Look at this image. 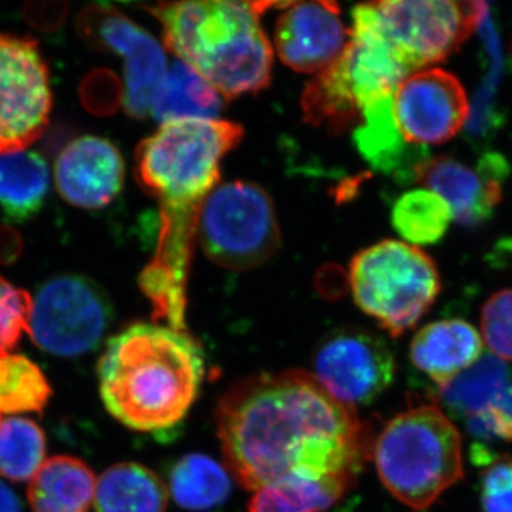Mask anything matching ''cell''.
<instances>
[{"instance_id": "4316f807", "label": "cell", "mask_w": 512, "mask_h": 512, "mask_svg": "<svg viewBox=\"0 0 512 512\" xmlns=\"http://www.w3.org/2000/svg\"><path fill=\"white\" fill-rule=\"evenodd\" d=\"M45 458L46 437L39 424L19 416L0 420V477L32 480Z\"/></svg>"}, {"instance_id": "d6a6232c", "label": "cell", "mask_w": 512, "mask_h": 512, "mask_svg": "<svg viewBox=\"0 0 512 512\" xmlns=\"http://www.w3.org/2000/svg\"><path fill=\"white\" fill-rule=\"evenodd\" d=\"M83 106L96 116H110L124 101V92L117 77L109 70H96L80 86Z\"/></svg>"}, {"instance_id": "5b68a950", "label": "cell", "mask_w": 512, "mask_h": 512, "mask_svg": "<svg viewBox=\"0 0 512 512\" xmlns=\"http://www.w3.org/2000/svg\"><path fill=\"white\" fill-rule=\"evenodd\" d=\"M380 480L400 503L423 511L464 476L456 426L434 404L393 417L373 450Z\"/></svg>"}, {"instance_id": "e575fe53", "label": "cell", "mask_w": 512, "mask_h": 512, "mask_svg": "<svg viewBox=\"0 0 512 512\" xmlns=\"http://www.w3.org/2000/svg\"><path fill=\"white\" fill-rule=\"evenodd\" d=\"M23 251V239L19 232L8 227H0V265H10L18 261Z\"/></svg>"}, {"instance_id": "9a60e30c", "label": "cell", "mask_w": 512, "mask_h": 512, "mask_svg": "<svg viewBox=\"0 0 512 512\" xmlns=\"http://www.w3.org/2000/svg\"><path fill=\"white\" fill-rule=\"evenodd\" d=\"M507 174L504 158L487 153L473 167L448 157L426 160L417 168L414 180L444 198L454 220L473 227L493 215L503 197Z\"/></svg>"}, {"instance_id": "2e32d148", "label": "cell", "mask_w": 512, "mask_h": 512, "mask_svg": "<svg viewBox=\"0 0 512 512\" xmlns=\"http://www.w3.org/2000/svg\"><path fill=\"white\" fill-rule=\"evenodd\" d=\"M124 160L111 141L96 136L76 138L59 154L56 187L64 201L84 210L107 207L124 184Z\"/></svg>"}, {"instance_id": "52a82bcc", "label": "cell", "mask_w": 512, "mask_h": 512, "mask_svg": "<svg viewBox=\"0 0 512 512\" xmlns=\"http://www.w3.org/2000/svg\"><path fill=\"white\" fill-rule=\"evenodd\" d=\"M197 235L215 264L248 271L265 264L281 244L274 202L254 183L218 184L202 204Z\"/></svg>"}, {"instance_id": "ffe728a7", "label": "cell", "mask_w": 512, "mask_h": 512, "mask_svg": "<svg viewBox=\"0 0 512 512\" xmlns=\"http://www.w3.org/2000/svg\"><path fill=\"white\" fill-rule=\"evenodd\" d=\"M49 190V165L37 151L0 156V214L6 221L25 222L35 217Z\"/></svg>"}, {"instance_id": "30bf717a", "label": "cell", "mask_w": 512, "mask_h": 512, "mask_svg": "<svg viewBox=\"0 0 512 512\" xmlns=\"http://www.w3.org/2000/svg\"><path fill=\"white\" fill-rule=\"evenodd\" d=\"M53 96L39 43L0 33V156L25 150L49 126Z\"/></svg>"}, {"instance_id": "7402d4cb", "label": "cell", "mask_w": 512, "mask_h": 512, "mask_svg": "<svg viewBox=\"0 0 512 512\" xmlns=\"http://www.w3.org/2000/svg\"><path fill=\"white\" fill-rule=\"evenodd\" d=\"M167 503L163 481L141 464H116L97 478L96 512H165Z\"/></svg>"}, {"instance_id": "83f0119b", "label": "cell", "mask_w": 512, "mask_h": 512, "mask_svg": "<svg viewBox=\"0 0 512 512\" xmlns=\"http://www.w3.org/2000/svg\"><path fill=\"white\" fill-rule=\"evenodd\" d=\"M52 397V387L40 367L28 357H0V416L42 413Z\"/></svg>"}, {"instance_id": "e0dca14e", "label": "cell", "mask_w": 512, "mask_h": 512, "mask_svg": "<svg viewBox=\"0 0 512 512\" xmlns=\"http://www.w3.org/2000/svg\"><path fill=\"white\" fill-rule=\"evenodd\" d=\"M483 356V338L461 319L437 320L414 336L410 359L416 369L444 386Z\"/></svg>"}, {"instance_id": "ba28073f", "label": "cell", "mask_w": 512, "mask_h": 512, "mask_svg": "<svg viewBox=\"0 0 512 512\" xmlns=\"http://www.w3.org/2000/svg\"><path fill=\"white\" fill-rule=\"evenodd\" d=\"M365 5L412 74L456 53L487 15V5L481 2L387 0Z\"/></svg>"}, {"instance_id": "4dcf8cb0", "label": "cell", "mask_w": 512, "mask_h": 512, "mask_svg": "<svg viewBox=\"0 0 512 512\" xmlns=\"http://www.w3.org/2000/svg\"><path fill=\"white\" fill-rule=\"evenodd\" d=\"M467 430L478 441H512V383L484 412L466 419Z\"/></svg>"}, {"instance_id": "836d02e7", "label": "cell", "mask_w": 512, "mask_h": 512, "mask_svg": "<svg viewBox=\"0 0 512 512\" xmlns=\"http://www.w3.org/2000/svg\"><path fill=\"white\" fill-rule=\"evenodd\" d=\"M66 2H56V0H47V2H30L23 6V18L32 28L40 32H57L67 18Z\"/></svg>"}, {"instance_id": "f1b7e54d", "label": "cell", "mask_w": 512, "mask_h": 512, "mask_svg": "<svg viewBox=\"0 0 512 512\" xmlns=\"http://www.w3.org/2000/svg\"><path fill=\"white\" fill-rule=\"evenodd\" d=\"M32 296L0 276V357L8 356L29 333Z\"/></svg>"}, {"instance_id": "d4e9b609", "label": "cell", "mask_w": 512, "mask_h": 512, "mask_svg": "<svg viewBox=\"0 0 512 512\" xmlns=\"http://www.w3.org/2000/svg\"><path fill=\"white\" fill-rule=\"evenodd\" d=\"M346 491L342 485L291 474L259 488L248 512H319L332 507Z\"/></svg>"}, {"instance_id": "f546056e", "label": "cell", "mask_w": 512, "mask_h": 512, "mask_svg": "<svg viewBox=\"0 0 512 512\" xmlns=\"http://www.w3.org/2000/svg\"><path fill=\"white\" fill-rule=\"evenodd\" d=\"M483 340L494 356L512 362V289L494 293L481 311Z\"/></svg>"}, {"instance_id": "d590c367", "label": "cell", "mask_w": 512, "mask_h": 512, "mask_svg": "<svg viewBox=\"0 0 512 512\" xmlns=\"http://www.w3.org/2000/svg\"><path fill=\"white\" fill-rule=\"evenodd\" d=\"M0 512H23L18 495L0 480Z\"/></svg>"}, {"instance_id": "ac0fdd59", "label": "cell", "mask_w": 512, "mask_h": 512, "mask_svg": "<svg viewBox=\"0 0 512 512\" xmlns=\"http://www.w3.org/2000/svg\"><path fill=\"white\" fill-rule=\"evenodd\" d=\"M360 121L353 141L367 163L384 174L416 177L417 168L426 161L423 147L410 146L404 141L394 119L393 96L366 106Z\"/></svg>"}, {"instance_id": "cb8c5ba5", "label": "cell", "mask_w": 512, "mask_h": 512, "mask_svg": "<svg viewBox=\"0 0 512 512\" xmlns=\"http://www.w3.org/2000/svg\"><path fill=\"white\" fill-rule=\"evenodd\" d=\"M170 490L175 503L187 511L204 512L220 507L232 490L231 476L214 458L188 454L174 464Z\"/></svg>"}, {"instance_id": "484cf974", "label": "cell", "mask_w": 512, "mask_h": 512, "mask_svg": "<svg viewBox=\"0 0 512 512\" xmlns=\"http://www.w3.org/2000/svg\"><path fill=\"white\" fill-rule=\"evenodd\" d=\"M454 220L450 205L430 190H412L394 204L393 227L410 245H433L446 235Z\"/></svg>"}, {"instance_id": "44dd1931", "label": "cell", "mask_w": 512, "mask_h": 512, "mask_svg": "<svg viewBox=\"0 0 512 512\" xmlns=\"http://www.w3.org/2000/svg\"><path fill=\"white\" fill-rule=\"evenodd\" d=\"M222 107L221 94L191 66L177 60L158 86L150 114L163 124L178 120H217Z\"/></svg>"}, {"instance_id": "7a4b0ae2", "label": "cell", "mask_w": 512, "mask_h": 512, "mask_svg": "<svg viewBox=\"0 0 512 512\" xmlns=\"http://www.w3.org/2000/svg\"><path fill=\"white\" fill-rule=\"evenodd\" d=\"M244 128L227 120L165 123L138 144L134 175L160 205L157 251L138 276L154 318L180 323L187 312L192 242L202 204L220 181L222 158L241 143Z\"/></svg>"}, {"instance_id": "9c48e42d", "label": "cell", "mask_w": 512, "mask_h": 512, "mask_svg": "<svg viewBox=\"0 0 512 512\" xmlns=\"http://www.w3.org/2000/svg\"><path fill=\"white\" fill-rule=\"evenodd\" d=\"M113 308L99 285L82 275H57L37 289L29 335L50 355L83 356L99 348Z\"/></svg>"}, {"instance_id": "603a6c76", "label": "cell", "mask_w": 512, "mask_h": 512, "mask_svg": "<svg viewBox=\"0 0 512 512\" xmlns=\"http://www.w3.org/2000/svg\"><path fill=\"white\" fill-rule=\"evenodd\" d=\"M511 383L507 363L497 356L483 355L456 379L440 387V403L451 417L466 420L484 412Z\"/></svg>"}, {"instance_id": "7c38bea8", "label": "cell", "mask_w": 512, "mask_h": 512, "mask_svg": "<svg viewBox=\"0 0 512 512\" xmlns=\"http://www.w3.org/2000/svg\"><path fill=\"white\" fill-rule=\"evenodd\" d=\"M393 377L392 350L380 336L367 330H336L316 350L315 379L346 406L375 402Z\"/></svg>"}, {"instance_id": "1f68e13d", "label": "cell", "mask_w": 512, "mask_h": 512, "mask_svg": "<svg viewBox=\"0 0 512 512\" xmlns=\"http://www.w3.org/2000/svg\"><path fill=\"white\" fill-rule=\"evenodd\" d=\"M480 503L483 512H512V458H500L485 468Z\"/></svg>"}, {"instance_id": "3957f363", "label": "cell", "mask_w": 512, "mask_h": 512, "mask_svg": "<svg viewBox=\"0 0 512 512\" xmlns=\"http://www.w3.org/2000/svg\"><path fill=\"white\" fill-rule=\"evenodd\" d=\"M204 375V355L187 332L148 323L128 326L111 338L97 366L107 412L140 433L180 424Z\"/></svg>"}, {"instance_id": "8d00e7d4", "label": "cell", "mask_w": 512, "mask_h": 512, "mask_svg": "<svg viewBox=\"0 0 512 512\" xmlns=\"http://www.w3.org/2000/svg\"><path fill=\"white\" fill-rule=\"evenodd\" d=\"M0 420H2V416H0Z\"/></svg>"}, {"instance_id": "4fadbf2b", "label": "cell", "mask_w": 512, "mask_h": 512, "mask_svg": "<svg viewBox=\"0 0 512 512\" xmlns=\"http://www.w3.org/2000/svg\"><path fill=\"white\" fill-rule=\"evenodd\" d=\"M393 113L404 141L424 147L447 143L470 116L466 90L446 70H419L403 80L393 94Z\"/></svg>"}, {"instance_id": "277c9868", "label": "cell", "mask_w": 512, "mask_h": 512, "mask_svg": "<svg viewBox=\"0 0 512 512\" xmlns=\"http://www.w3.org/2000/svg\"><path fill=\"white\" fill-rule=\"evenodd\" d=\"M269 3H160L148 8L163 26L167 49L225 99L261 92L272 79L271 43L259 26Z\"/></svg>"}, {"instance_id": "8fae6325", "label": "cell", "mask_w": 512, "mask_h": 512, "mask_svg": "<svg viewBox=\"0 0 512 512\" xmlns=\"http://www.w3.org/2000/svg\"><path fill=\"white\" fill-rule=\"evenodd\" d=\"M84 42L100 52L124 59L128 116L144 119L151 109L158 86L167 73L163 46L150 33L109 5H90L77 18Z\"/></svg>"}, {"instance_id": "6da1fadb", "label": "cell", "mask_w": 512, "mask_h": 512, "mask_svg": "<svg viewBox=\"0 0 512 512\" xmlns=\"http://www.w3.org/2000/svg\"><path fill=\"white\" fill-rule=\"evenodd\" d=\"M215 420L229 470L247 490L291 474L349 490L370 453L355 409L303 370L241 380L221 397Z\"/></svg>"}, {"instance_id": "5bb4252c", "label": "cell", "mask_w": 512, "mask_h": 512, "mask_svg": "<svg viewBox=\"0 0 512 512\" xmlns=\"http://www.w3.org/2000/svg\"><path fill=\"white\" fill-rule=\"evenodd\" d=\"M350 35L333 2L286 3L276 20L275 47L286 66L322 73L345 53Z\"/></svg>"}, {"instance_id": "d6986e66", "label": "cell", "mask_w": 512, "mask_h": 512, "mask_svg": "<svg viewBox=\"0 0 512 512\" xmlns=\"http://www.w3.org/2000/svg\"><path fill=\"white\" fill-rule=\"evenodd\" d=\"M96 483L93 471L79 458H49L30 480V508L33 512H89Z\"/></svg>"}, {"instance_id": "8992f818", "label": "cell", "mask_w": 512, "mask_h": 512, "mask_svg": "<svg viewBox=\"0 0 512 512\" xmlns=\"http://www.w3.org/2000/svg\"><path fill=\"white\" fill-rule=\"evenodd\" d=\"M350 288L360 311L393 338L413 329L439 296V269L426 252L386 241L363 249L350 262Z\"/></svg>"}]
</instances>
